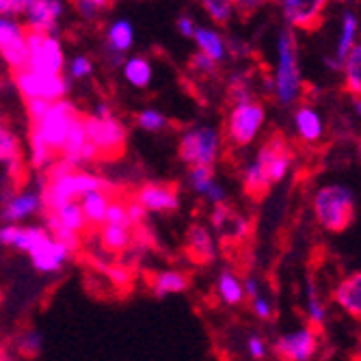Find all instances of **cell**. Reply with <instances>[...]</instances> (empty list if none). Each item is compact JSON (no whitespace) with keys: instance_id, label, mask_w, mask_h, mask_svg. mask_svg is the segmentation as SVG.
<instances>
[{"instance_id":"6da1fadb","label":"cell","mask_w":361,"mask_h":361,"mask_svg":"<svg viewBox=\"0 0 361 361\" xmlns=\"http://www.w3.org/2000/svg\"><path fill=\"white\" fill-rule=\"evenodd\" d=\"M318 223L329 232H342L355 219V195L344 184L324 186L314 197Z\"/></svg>"},{"instance_id":"7a4b0ae2","label":"cell","mask_w":361,"mask_h":361,"mask_svg":"<svg viewBox=\"0 0 361 361\" xmlns=\"http://www.w3.org/2000/svg\"><path fill=\"white\" fill-rule=\"evenodd\" d=\"M301 72L297 59V35L294 30L283 28L277 37V72H275V93L281 104L297 102L301 93Z\"/></svg>"},{"instance_id":"3957f363","label":"cell","mask_w":361,"mask_h":361,"mask_svg":"<svg viewBox=\"0 0 361 361\" xmlns=\"http://www.w3.org/2000/svg\"><path fill=\"white\" fill-rule=\"evenodd\" d=\"M106 182L95 178L91 173L82 171H72L63 178L48 180V186L42 190V206L48 212H59L61 208L74 204L78 197H87L97 190H106Z\"/></svg>"},{"instance_id":"277c9868","label":"cell","mask_w":361,"mask_h":361,"mask_svg":"<svg viewBox=\"0 0 361 361\" xmlns=\"http://www.w3.org/2000/svg\"><path fill=\"white\" fill-rule=\"evenodd\" d=\"M219 133L210 126L192 128L180 139V158L190 167H212L219 156Z\"/></svg>"},{"instance_id":"5b68a950","label":"cell","mask_w":361,"mask_h":361,"mask_svg":"<svg viewBox=\"0 0 361 361\" xmlns=\"http://www.w3.org/2000/svg\"><path fill=\"white\" fill-rule=\"evenodd\" d=\"M76 117H78V111L68 100L54 102L48 115L39 123H32L30 133L37 135L50 149H63L65 139H68V133L72 128V121Z\"/></svg>"},{"instance_id":"8992f818","label":"cell","mask_w":361,"mask_h":361,"mask_svg":"<svg viewBox=\"0 0 361 361\" xmlns=\"http://www.w3.org/2000/svg\"><path fill=\"white\" fill-rule=\"evenodd\" d=\"M26 46L30 52L28 70L44 76H61L65 61L56 37H50L46 32H37V30H26Z\"/></svg>"},{"instance_id":"52a82bcc","label":"cell","mask_w":361,"mask_h":361,"mask_svg":"<svg viewBox=\"0 0 361 361\" xmlns=\"http://www.w3.org/2000/svg\"><path fill=\"white\" fill-rule=\"evenodd\" d=\"M16 87L20 89V93L28 100H48V102H61L65 93L70 91V78L63 76H44L32 70H22L13 74Z\"/></svg>"},{"instance_id":"ba28073f","label":"cell","mask_w":361,"mask_h":361,"mask_svg":"<svg viewBox=\"0 0 361 361\" xmlns=\"http://www.w3.org/2000/svg\"><path fill=\"white\" fill-rule=\"evenodd\" d=\"M264 123V109L257 102L234 106L227 121V137L232 145H249Z\"/></svg>"},{"instance_id":"9c48e42d","label":"cell","mask_w":361,"mask_h":361,"mask_svg":"<svg viewBox=\"0 0 361 361\" xmlns=\"http://www.w3.org/2000/svg\"><path fill=\"white\" fill-rule=\"evenodd\" d=\"M0 50H3L5 61L13 68V74L30 68L26 32L22 30V26L16 20L3 18V22H0Z\"/></svg>"},{"instance_id":"30bf717a","label":"cell","mask_w":361,"mask_h":361,"mask_svg":"<svg viewBox=\"0 0 361 361\" xmlns=\"http://www.w3.org/2000/svg\"><path fill=\"white\" fill-rule=\"evenodd\" d=\"M85 128L89 141L100 149V154H121L126 145V128L121 121L113 119H97L93 115L85 117Z\"/></svg>"},{"instance_id":"8fae6325","label":"cell","mask_w":361,"mask_h":361,"mask_svg":"<svg viewBox=\"0 0 361 361\" xmlns=\"http://www.w3.org/2000/svg\"><path fill=\"white\" fill-rule=\"evenodd\" d=\"M255 160L262 165V169H264V173L269 176L271 182H279L286 178V173L290 169L292 154H290V147L283 141V137L275 135L259 147Z\"/></svg>"},{"instance_id":"7c38bea8","label":"cell","mask_w":361,"mask_h":361,"mask_svg":"<svg viewBox=\"0 0 361 361\" xmlns=\"http://www.w3.org/2000/svg\"><path fill=\"white\" fill-rule=\"evenodd\" d=\"M318 348V338L312 329H297L275 342V353L283 361H310Z\"/></svg>"},{"instance_id":"4fadbf2b","label":"cell","mask_w":361,"mask_h":361,"mask_svg":"<svg viewBox=\"0 0 361 361\" xmlns=\"http://www.w3.org/2000/svg\"><path fill=\"white\" fill-rule=\"evenodd\" d=\"M61 13H63V3H59V0H28L24 16L30 30L56 37V20Z\"/></svg>"},{"instance_id":"5bb4252c","label":"cell","mask_w":361,"mask_h":361,"mask_svg":"<svg viewBox=\"0 0 361 361\" xmlns=\"http://www.w3.org/2000/svg\"><path fill=\"white\" fill-rule=\"evenodd\" d=\"M324 3L322 0H283L281 11L290 26L312 30L320 24Z\"/></svg>"},{"instance_id":"9a60e30c","label":"cell","mask_w":361,"mask_h":361,"mask_svg":"<svg viewBox=\"0 0 361 361\" xmlns=\"http://www.w3.org/2000/svg\"><path fill=\"white\" fill-rule=\"evenodd\" d=\"M137 202L147 212H173L180 208L178 190L167 184H145L137 195Z\"/></svg>"},{"instance_id":"2e32d148","label":"cell","mask_w":361,"mask_h":361,"mask_svg":"<svg viewBox=\"0 0 361 361\" xmlns=\"http://www.w3.org/2000/svg\"><path fill=\"white\" fill-rule=\"evenodd\" d=\"M70 257V251L65 249L59 240H54L52 236H48L44 243H39L35 249L30 251V259H32V267L42 273H56L65 259Z\"/></svg>"},{"instance_id":"e0dca14e","label":"cell","mask_w":361,"mask_h":361,"mask_svg":"<svg viewBox=\"0 0 361 361\" xmlns=\"http://www.w3.org/2000/svg\"><path fill=\"white\" fill-rule=\"evenodd\" d=\"M334 301L344 312L361 320V271L348 275L338 283V288L334 290Z\"/></svg>"},{"instance_id":"ac0fdd59","label":"cell","mask_w":361,"mask_h":361,"mask_svg":"<svg viewBox=\"0 0 361 361\" xmlns=\"http://www.w3.org/2000/svg\"><path fill=\"white\" fill-rule=\"evenodd\" d=\"M186 251H188V257L197 262V264H208V262L214 259L216 249L210 238V232L204 225H190L188 236H186Z\"/></svg>"},{"instance_id":"d6986e66","label":"cell","mask_w":361,"mask_h":361,"mask_svg":"<svg viewBox=\"0 0 361 361\" xmlns=\"http://www.w3.org/2000/svg\"><path fill=\"white\" fill-rule=\"evenodd\" d=\"M89 143V137H87V128H85V117L78 115L74 121H72V128L68 133V139H65V145H63V160L72 162L74 167L82 165L80 160V154L85 149V145Z\"/></svg>"},{"instance_id":"ffe728a7","label":"cell","mask_w":361,"mask_h":361,"mask_svg":"<svg viewBox=\"0 0 361 361\" xmlns=\"http://www.w3.org/2000/svg\"><path fill=\"white\" fill-rule=\"evenodd\" d=\"M39 204H42V195H37V192L18 195V197H13L11 202H7L3 219L7 221V225H13V221H22V219L30 216L39 208Z\"/></svg>"},{"instance_id":"44dd1931","label":"cell","mask_w":361,"mask_h":361,"mask_svg":"<svg viewBox=\"0 0 361 361\" xmlns=\"http://www.w3.org/2000/svg\"><path fill=\"white\" fill-rule=\"evenodd\" d=\"M294 126H297V133L303 141L312 143L322 137V119L312 106H301L294 113Z\"/></svg>"},{"instance_id":"7402d4cb","label":"cell","mask_w":361,"mask_h":361,"mask_svg":"<svg viewBox=\"0 0 361 361\" xmlns=\"http://www.w3.org/2000/svg\"><path fill=\"white\" fill-rule=\"evenodd\" d=\"M195 44H197V48H200V52H204L212 61H223L227 56V44H225V39L219 35L216 30H212V28H206V26L197 28V32H195Z\"/></svg>"},{"instance_id":"603a6c76","label":"cell","mask_w":361,"mask_h":361,"mask_svg":"<svg viewBox=\"0 0 361 361\" xmlns=\"http://www.w3.org/2000/svg\"><path fill=\"white\" fill-rule=\"evenodd\" d=\"M359 32V20L353 11H344L342 13V24H340V39H338V50H336V59L342 61L346 65V59L348 54L353 52V48L357 46L355 44V37Z\"/></svg>"},{"instance_id":"cb8c5ba5","label":"cell","mask_w":361,"mask_h":361,"mask_svg":"<svg viewBox=\"0 0 361 361\" xmlns=\"http://www.w3.org/2000/svg\"><path fill=\"white\" fill-rule=\"evenodd\" d=\"M154 292L156 297H167V294H178L188 288V277L180 271H160L154 275Z\"/></svg>"},{"instance_id":"d4e9b609","label":"cell","mask_w":361,"mask_h":361,"mask_svg":"<svg viewBox=\"0 0 361 361\" xmlns=\"http://www.w3.org/2000/svg\"><path fill=\"white\" fill-rule=\"evenodd\" d=\"M133 42H135V28L128 20H117L111 24L109 28V50L111 52H128L133 48Z\"/></svg>"},{"instance_id":"484cf974","label":"cell","mask_w":361,"mask_h":361,"mask_svg":"<svg viewBox=\"0 0 361 361\" xmlns=\"http://www.w3.org/2000/svg\"><path fill=\"white\" fill-rule=\"evenodd\" d=\"M82 210H85V216L89 223L93 225H100L106 221V212L111 208V200L104 190H97V192H91L87 197H82Z\"/></svg>"},{"instance_id":"4316f807","label":"cell","mask_w":361,"mask_h":361,"mask_svg":"<svg viewBox=\"0 0 361 361\" xmlns=\"http://www.w3.org/2000/svg\"><path fill=\"white\" fill-rule=\"evenodd\" d=\"M123 76L133 87L143 89V87H147L152 82L154 72H152L149 61H145L141 56H133V59H128L126 65H123Z\"/></svg>"},{"instance_id":"83f0119b","label":"cell","mask_w":361,"mask_h":361,"mask_svg":"<svg viewBox=\"0 0 361 361\" xmlns=\"http://www.w3.org/2000/svg\"><path fill=\"white\" fill-rule=\"evenodd\" d=\"M46 223H48V232H50V236H52L54 240H59L70 253L78 251V247H80L78 234L72 232V229L65 227V225L59 221V216H56L54 212H46Z\"/></svg>"},{"instance_id":"f1b7e54d","label":"cell","mask_w":361,"mask_h":361,"mask_svg":"<svg viewBox=\"0 0 361 361\" xmlns=\"http://www.w3.org/2000/svg\"><path fill=\"white\" fill-rule=\"evenodd\" d=\"M219 294H221V299L229 305H236L245 299V283L238 281L236 275H232L229 271H223L221 277H219Z\"/></svg>"},{"instance_id":"f546056e","label":"cell","mask_w":361,"mask_h":361,"mask_svg":"<svg viewBox=\"0 0 361 361\" xmlns=\"http://www.w3.org/2000/svg\"><path fill=\"white\" fill-rule=\"evenodd\" d=\"M0 158H3L7 171L16 173L20 169V143L7 128H3V133H0Z\"/></svg>"},{"instance_id":"4dcf8cb0","label":"cell","mask_w":361,"mask_h":361,"mask_svg":"<svg viewBox=\"0 0 361 361\" xmlns=\"http://www.w3.org/2000/svg\"><path fill=\"white\" fill-rule=\"evenodd\" d=\"M269 186H271L269 176L264 173V169H262L259 162L253 160L251 165L247 167V171H245V190H247V195L262 197L269 190Z\"/></svg>"},{"instance_id":"1f68e13d","label":"cell","mask_w":361,"mask_h":361,"mask_svg":"<svg viewBox=\"0 0 361 361\" xmlns=\"http://www.w3.org/2000/svg\"><path fill=\"white\" fill-rule=\"evenodd\" d=\"M346 87L361 97V44H357L346 59Z\"/></svg>"},{"instance_id":"d6a6232c","label":"cell","mask_w":361,"mask_h":361,"mask_svg":"<svg viewBox=\"0 0 361 361\" xmlns=\"http://www.w3.org/2000/svg\"><path fill=\"white\" fill-rule=\"evenodd\" d=\"M130 229L117 225H104L102 229V245L109 251H123L130 245Z\"/></svg>"},{"instance_id":"836d02e7","label":"cell","mask_w":361,"mask_h":361,"mask_svg":"<svg viewBox=\"0 0 361 361\" xmlns=\"http://www.w3.org/2000/svg\"><path fill=\"white\" fill-rule=\"evenodd\" d=\"M50 236V232H46L44 227H20L18 238H16V249L18 251H32L39 243H44Z\"/></svg>"},{"instance_id":"e575fe53","label":"cell","mask_w":361,"mask_h":361,"mask_svg":"<svg viewBox=\"0 0 361 361\" xmlns=\"http://www.w3.org/2000/svg\"><path fill=\"white\" fill-rule=\"evenodd\" d=\"M56 216H59V221L68 227V229H72V232H80V229H85V225L89 223L87 221V216H85V210H82V206L80 204H70V206H65V208H61L59 212H54Z\"/></svg>"},{"instance_id":"d590c367","label":"cell","mask_w":361,"mask_h":361,"mask_svg":"<svg viewBox=\"0 0 361 361\" xmlns=\"http://www.w3.org/2000/svg\"><path fill=\"white\" fill-rule=\"evenodd\" d=\"M190 188L200 195H208V190L214 186V171L212 167H192L188 173Z\"/></svg>"},{"instance_id":"8d00e7d4","label":"cell","mask_w":361,"mask_h":361,"mask_svg":"<svg viewBox=\"0 0 361 361\" xmlns=\"http://www.w3.org/2000/svg\"><path fill=\"white\" fill-rule=\"evenodd\" d=\"M50 158H52V149L37 135L30 133V165L35 169H44L50 165Z\"/></svg>"},{"instance_id":"74e56055","label":"cell","mask_w":361,"mask_h":361,"mask_svg":"<svg viewBox=\"0 0 361 361\" xmlns=\"http://www.w3.org/2000/svg\"><path fill=\"white\" fill-rule=\"evenodd\" d=\"M18 350L20 355L32 359V357H37L42 353V334L35 331V329H30V331H24L20 338H18Z\"/></svg>"},{"instance_id":"f35d334b","label":"cell","mask_w":361,"mask_h":361,"mask_svg":"<svg viewBox=\"0 0 361 361\" xmlns=\"http://www.w3.org/2000/svg\"><path fill=\"white\" fill-rule=\"evenodd\" d=\"M204 7L216 24H227L234 16V5L227 0H206Z\"/></svg>"},{"instance_id":"ab89813d","label":"cell","mask_w":361,"mask_h":361,"mask_svg":"<svg viewBox=\"0 0 361 361\" xmlns=\"http://www.w3.org/2000/svg\"><path fill=\"white\" fill-rule=\"evenodd\" d=\"M307 316L314 324H324V320H326V310H324L322 301L318 299V292L312 281L307 283Z\"/></svg>"},{"instance_id":"60d3db41","label":"cell","mask_w":361,"mask_h":361,"mask_svg":"<svg viewBox=\"0 0 361 361\" xmlns=\"http://www.w3.org/2000/svg\"><path fill=\"white\" fill-rule=\"evenodd\" d=\"M139 126L147 133H158V130L167 126V117L156 109H145L139 113Z\"/></svg>"},{"instance_id":"b9f144b4","label":"cell","mask_w":361,"mask_h":361,"mask_svg":"<svg viewBox=\"0 0 361 361\" xmlns=\"http://www.w3.org/2000/svg\"><path fill=\"white\" fill-rule=\"evenodd\" d=\"M74 7H76L78 16L82 20H95L97 16H100L102 9H106L111 5L109 3H102V0H82V3H76Z\"/></svg>"},{"instance_id":"7bdbcfd3","label":"cell","mask_w":361,"mask_h":361,"mask_svg":"<svg viewBox=\"0 0 361 361\" xmlns=\"http://www.w3.org/2000/svg\"><path fill=\"white\" fill-rule=\"evenodd\" d=\"M104 225H117V227H128L130 229V227H133V223H130L128 208H123L121 204H111Z\"/></svg>"},{"instance_id":"ee69618b","label":"cell","mask_w":361,"mask_h":361,"mask_svg":"<svg viewBox=\"0 0 361 361\" xmlns=\"http://www.w3.org/2000/svg\"><path fill=\"white\" fill-rule=\"evenodd\" d=\"M93 72V61L89 56H76L70 61V74L72 78H85Z\"/></svg>"},{"instance_id":"f6af8a7d","label":"cell","mask_w":361,"mask_h":361,"mask_svg":"<svg viewBox=\"0 0 361 361\" xmlns=\"http://www.w3.org/2000/svg\"><path fill=\"white\" fill-rule=\"evenodd\" d=\"M50 106H52V102H48V100H28L26 109H28V115H30L32 123H39L48 115Z\"/></svg>"},{"instance_id":"bcb514c9","label":"cell","mask_w":361,"mask_h":361,"mask_svg":"<svg viewBox=\"0 0 361 361\" xmlns=\"http://www.w3.org/2000/svg\"><path fill=\"white\" fill-rule=\"evenodd\" d=\"M190 68L202 72V74H214L216 70V61H212L210 56H206L204 52H197L192 59H190Z\"/></svg>"},{"instance_id":"7dc6e473","label":"cell","mask_w":361,"mask_h":361,"mask_svg":"<svg viewBox=\"0 0 361 361\" xmlns=\"http://www.w3.org/2000/svg\"><path fill=\"white\" fill-rule=\"evenodd\" d=\"M212 227L214 229H225L227 227V223H232V219H234V214H232V210H229L225 204L223 206H214V210H212Z\"/></svg>"},{"instance_id":"c3c4849f","label":"cell","mask_w":361,"mask_h":361,"mask_svg":"<svg viewBox=\"0 0 361 361\" xmlns=\"http://www.w3.org/2000/svg\"><path fill=\"white\" fill-rule=\"evenodd\" d=\"M26 7H28V0H3L0 3V11H3V16L5 18H9L11 13L13 16H18V13H26Z\"/></svg>"},{"instance_id":"681fc988","label":"cell","mask_w":361,"mask_h":361,"mask_svg":"<svg viewBox=\"0 0 361 361\" xmlns=\"http://www.w3.org/2000/svg\"><path fill=\"white\" fill-rule=\"evenodd\" d=\"M251 310H253V314H255L257 318H262V320H269V318L273 316V307H271L269 299H264V297L253 299V301H251Z\"/></svg>"},{"instance_id":"f907efd6","label":"cell","mask_w":361,"mask_h":361,"mask_svg":"<svg viewBox=\"0 0 361 361\" xmlns=\"http://www.w3.org/2000/svg\"><path fill=\"white\" fill-rule=\"evenodd\" d=\"M104 271L117 286H128L130 279H133V275H130V271L126 267H104Z\"/></svg>"},{"instance_id":"816d5d0a","label":"cell","mask_w":361,"mask_h":361,"mask_svg":"<svg viewBox=\"0 0 361 361\" xmlns=\"http://www.w3.org/2000/svg\"><path fill=\"white\" fill-rule=\"evenodd\" d=\"M128 216H130V223H133V227H143L145 219H147V210L139 204V202H133L128 206Z\"/></svg>"},{"instance_id":"f5cc1de1","label":"cell","mask_w":361,"mask_h":361,"mask_svg":"<svg viewBox=\"0 0 361 361\" xmlns=\"http://www.w3.org/2000/svg\"><path fill=\"white\" fill-rule=\"evenodd\" d=\"M232 234H229V238H234V240H243V238H247V234H249V221L247 219H243V216H234L232 219Z\"/></svg>"},{"instance_id":"db71d44e","label":"cell","mask_w":361,"mask_h":361,"mask_svg":"<svg viewBox=\"0 0 361 361\" xmlns=\"http://www.w3.org/2000/svg\"><path fill=\"white\" fill-rule=\"evenodd\" d=\"M227 52L232 54L234 59H245V56H249L251 50H249V46H247L245 42L229 37V39H227Z\"/></svg>"},{"instance_id":"11a10c76","label":"cell","mask_w":361,"mask_h":361,"mask_svg":"<svg viewBox=\"0 0 361 361\" xmlns=\"http://www.w3.org/2000/svg\"><path fill=\"white\" fill-rule=\"evenodd\" d=\"M247 346H249V353H251L253 359H264L267 357V346H264V342H262V338L251 336Z\"/></svg>"},{"instance_id":"9f6ffc18","label":"cell","mask_w":361,"mask_h":361,"mask_svg":"<svg viewBox=\"0 0 361 361\" xmlns=\"http://www.w3.org/2000/svg\"><path fill=\"white\" fill-rule=\"evenodd\" d=\"M18 232H20L18 225H5L3 229H0V243H3L5 247H13L16 238H18Z\"/></svg>"},{"instance_id":"6f0895ef","label":"cell","mask_w":361,"mask_h":361,"mask_svg":"<svg viewBox=\"0 0 361 361\" xmlns=\"http://www.w3.org/2000/svg\"><path fill=\"white\" fill-rule=\"evenodd\" d=\"M206 200H208L210 204H214V206H223V204H225V190H223V186L214 182V186H212V188L208 190V195H206Z\"/></svg>"},{"instance_id":"680465c9","label":"cell","mask_w":361,"mask_h":361,"mask_svg":"<svg viewBox=\"0 0 361 361\" xmlns=\"http://www.w3.org/2000/svg\"><path fill=\"white\" fill-rule=\"evenodd\" d=\"M178 30L182 32L184 37H192L195 39V32H197V26H195V22L188 18V16H182L180 20H178Z\"/></svg>"},{"instance_id":"91938a15","label":"cell","mask_w":361,"mask_h":361,"mask_svg":"<svg viewBox=\"0 0 361 361\" xmlns=\"http://www.w3.org/2000/svg\"><path fill=\"white\" fill-rule=\"evenodd\" d=\"M245 294H247V297H249L251 301L259 297V294H257V281H255L253 277H247V279H245Z\"/></svg>"},{"instance_id":"94428289","label":"cell","mask_w":361,"mask_h":361,"mask_svg":"<svg viewBox=\"0 0 361 361\" xmlns=\"http://www.w3.org/2000/svg\"><path fill=\"white\" fill-rule=\"evenodd\" d=\"M93 117H97V119H113V111H111V106H109V104L100 102V104L95 106Z\"/></svg>"},{"instance_id":"6125c7cd","label":"cell","mask_w":361,"mask_h":361,"mask_svg":"<svg viewBox=\"0 0 361 361\" xmlns=\"http://www.w3.org/2000/svg\"><path fill=\"white\" fill-rule=\"evenodd\" d=\"M324 63H326V65H329V68H331V70H336V72H340L342 68H346V65H344L342 61H338L336 56H334V59H331V56H329V59H324Z\"/></svg>"},{"instance_id":"be15d7a7","label":"cell","mask_w":361,"mask_h":361,"mask_svg":"<svg viewBox=\"0 0 361 361\" xmlns=\"http://www.w3.org/2000/svg\"><path fill=\"white\" fill-rule=\"evenodd\" d=\"M353 109H355V113L361 117V97H355V100H353Z\"/></svg>"},{"instance_id":"e7e4bbea","label":"cell","mask_w":361,"mask_h":361,"mask_svg":"<svg viewBox=\"0 0 361 361\" xmlns=\"http://www.w3.org/2000/svg\"><path fill=\"white\" fill-rule=\"evenodd\" d=\"M359 160H361V139H359Z\"/></svg>"}]
</instances>
